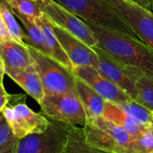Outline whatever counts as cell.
<instances>
[{
	"instance_id": "7",
	"label": "cell",
	"mask_w": 153,
	"mask_h": 153,
	"mask_svg": "<svg viewBox=\"0 0 153 153\" xmlns=\"http://www.w3.org/2000/svg\"><path fill=\"white\" fill-rule=\"evenodd\" d=\"M71 126L50 119L45 132L18 140L14 153H62Z\"/></svg>"
},
{
	"instance_id": "22",
	"label": "cell",
	"mask_w": 153,
	"mask_h": 153,
	"mask_svg": "<svg viewBox=\"0 0 153 153\" xmlns=\"http://www.w3.org/2000/svg\"><path fill=\"white\" fill-rule=\"evenodd\" d=\"M119 106L128 116H130L136 123L141 126H145L152 123L153 112L141 105L137 101L131 100L121 103Z\"/></svg>"
},
{
	"instance_id": "25",
	"label": "cell",
	"mask_w": 153,
	"mask_h": 153,
	"mask_svg": "<svg viewBox=\"0 0 153 153\" xmlns=\"http://www.w3.org/2000/svg\"><path fill=\"white\" fill-rule=\"evenodd\" d=\"M15 140L18 139L13 135L5 117L0 112V151Z\"/></svg>"
},
{
	"instance_id": "11",
	"label": "cell",
	"mask_w": 153,
	"mask_h": 153,
	"mask_svg": "<svg viewBox=\"0 0 153 153\" xmlns=\"http://www.w3.org/2000/svg\"><path fill=\"white\" fill-rule=\"evenodd\" d=\"M73 72L78 79L88 84L106 101L119 105L132 100L124 91L102 75L94 66H75L73 68Z\"/></svg>"
},
{
	"instance_id": "27",
	"label": "cell",
	"mask_w": 153,
	"mask_h": 153,
	"mask_svg": "<svg viewBox=\"0 0 153 153\" xmlns=\"http://www.w3.org/2000/svg\"><path fill=\"white\" fill-rule=\"evenodd\" d=\"M149 11L153 12V0H129Z\"/></svg>"
},
{
	"instance_id": "23",
	"label": "cell",
	"mask_w": 153,
	"mask_h": 153,
	"mask_svg": "<svg viewBox=\"0 0 153 153\" xmlns=\"http://www.w3.org/2000/svg\"><path fill=\"white\" fill-rule=\"evenodd\" d=\"M129 153H153L152 123L147 125L141 134L134 136Z\"/></svg>"
},
{
	"instance_id": "21",
	"label": "cell",
	"mask_w": 153,
	"mask_h": 153,
	"mask_svg": "<svg viewBox=\"0 0 153 153\" xmlns=\"http://www.w3.org/2000/svg\"><path fill=\"white\" fill-rule=\"evenodd\" d=\"M135 86L138 93L135 101L153 112V77L136 75Z\"/></svg>"
},
{
	"instance_id": "4",
	"label": "cell",
	"mask_w": 153,
	"mask_h": 153,
	"mask_svg": "<svg viewBox=\"0 0 153 153\" xmlns=\"http://www.w3.org/2000/svg\"><path fill=\"white\" fill-rule=\"evenodd\" d=\"M25 101L26 95H11L8 104L2 111L12 133L18 140L30 134H41L50 125L49 118L40 112L32 111Z\"/></svg>"
},
{
	"instance_id": "15",
	"label": "cell",
	"mask_w": 153,
	"mask_h": 153,
	"mask_svg": "<svg viewBox=\"0 0 153 153\" xmlns=\"http://www.w3.org/2000/svg\"><path fill=\"white\" fill-rule=\"evenodd\" d=\"M34 21L40 28L47 55L73 70V65L56 38L53 30V25L47 15L43 13L40 17L34 19Z\"/></svg>"
},
{
	"instance_id": "6",
	"label": "cell",
	"mask_w": 153,
	"mask_h": 153,
	"mask_svg": "<svg viewBox=\"0 0 153 153\" xmlns=\"http://www.w3.org/2000/svg\"><path fill=\"white\" fill-rule=\"evenodd\" d=\"M39 106L40 113L55 121L80 127L87 122L84 108L74 92L45 95Z\"/></svg>"
},
{
	"instance_id": "16",
	"label": "cell",
	"mask_w": 153,
	"mask_h": 153,
	"mask_svg": "<svg viewBox=\"0 0 153 153\" xmlns=\"http://www.w3.org/2000/svg\"><path fill=\"white\" fill-rule=\"evenodd\" d=\"M75 89L76 94L84 108L87 119L101 117L103 115L107 101L88 84L77 77Z\"/></svg>"
},
{
	"instance_id": "19",
	"label": "cell",
	"mask_w": 153,
	"mask_h": 153,
	"mask_svg": "<svg viewBox=\"0 0 153 153\" xmlns=\"http://www.w3.org/2000/svg\"><path fill=\"white\" fill-rule=\"evenodd\" d=\"M11 9H12V12L13 13L14 16L20 20V22H22V24L23 25V27L25 29V33L27 34L26 44L47 55V51H46V48L44 45L43 36H42L40 28L35 22L34 19L20 13L19 11H17L13 8H11Z\"/></svg>"
},
{
	"instance_id": "26",
	"label": "cell",
	"mask_w": 153,
	"mask_h": 153,
	"mask_svg": "<svg viewBox=\"0 0 153 153\" xmlns=\"http://www.w3.org/2000/svg\"><path fill=\"white\" fill-rule=\"evenodd\" d=\"M11 95L7 93L3 84H0V112L3 111V109L6 107L10 100Z\"/></svg>"
},
{
	"instance_id": "29",
	"label": "cell",
	"mask_w": 153,
	"mask_h": 153,
	"mask_svg": "<svg viewBox=\"0 0 153 153\" xmlns=\"http://www.w3.org/2000/svg\"><path fill=\"white\" fill-rule=\"evenodd\" d=\"M17 143H18V140L13 141V143H11L10 144H8L7 146H5L4 149H2L0 151V153H14L15 149H16Z\"/></svg>"
},
{
	"instance_id": "9",
	"label": "cell",
	"mask_w": 153,
	"mask_h": 153,
	"mask_svg": "<svg viewBox=\"0 0 153 153\" xmlns=\"http://www.w3.org/2000/svg\"><path fill=\"white\" fill-rule=\"evenodd\" d=\"M103 1L135 31L143 42L153 48V12L129 0Z\"/></svg>"
},
{
	"instance_id": "12",
	"label": "cell",
	"mask_w": 153,
	"mask_h": 153,
	"mask_svg": "<svg viewBox=\"0 0 153 153\" xmlns=\"http://www.w3.org/2000/svg\"><path fill=\"white\" fill-rule=\"evenodd\" d=\"M52 25L56 38L73 65V68L85 65L97 66L98 54L92 48L89 47L63 28L53 23Z\"/></svg>"
},
{
	"instance_id": "2",
	"label": "cell",
	"mask_w": 153,
	"mask_h": 153,
	"mask_svg": "<svg viewBox=\"0 0 153 153\" xmlns=\"http://www.w3.org/2000/svg\"><path fill=\"white\" fill-rule=\"evenodd\" d=\"M55 1L87 23L141 40L135 31L103 0Z\"/></svg>"
},
{
	"instance_id": "31",
	"label": "cell",
	"mask_w": 153,
	"mask_h": 153,
	"mask_svg": "<svg viewBox=\"0 0 153 153\" xmlns=\"http://www.w3.org/2000/svg\"><path fill=\"white\" fill-rule=\"evenodd\" d=\"M152 126H153V120H152Z\"/></svg>"
},
{
	"instance_id": "5",
	"label": "cell",
	"mask_w": 153,
	"mask_h": 153,
	"mask_svg": "<svg viewBox=\"0 0 153 153\" xmlns=\"http://www.w3.org/2000/svg\"><path fill=\"white\" fill-rule=\"evenodd\" d=\"M82 129L87 142L91 145L108 152L129 153L134 136L103 116L87 119Z\"/></svg>"
},
{
	"instance_id": "28",
	"label": "cell",
	"mask_w": 153,
	"mask_h": 153,
	"mask_svg": "<svg viewBox=\"0 0 153 153\" xmlns=\"http://www.w3.org/2000/svg\"><path fill=\"white\" fill-rule=\"evenodd\" d=\"M8 39H11V38L7 32V30H6L5 25L4 23V20H3L2 15L0 13V42H2L3 40Z\"/></svg>"
},
{
	"instance_id": "30",
	"label": "cell",
	"mask_w": 153,
	"mask_h": 153,
	"mask_svg": "<svg viewBox=\"0 0 153 153\" xmlns=\"http://www.w3.org/2000/svg\"><path fill=\"white\" fill-rule=\"evenodd\" d=\"M4 74H5V67L2 60V57L0 56V84H3V79H4Z\"/></svg>"
},
{
	"instance_id": "14",
	"label": "cell",
	"mask_w": 153,
	"mask_h": 153,
	"mask_svg": "<svg viewBox=\"0 0 153 153\" xmlns=\"http://www.w3.org/2000/svg\"><path fill=\"white\" fill-rule=\"evenodd\" d=\"M0 56L4 67L24 68L34 65V59L30 53L28 45L22 44L12 39L0 42Z\"/></svg>"
},
{
	"instance_id": "10",
	"label": "cell",
	"mask_w": 153,
	"mask_h": 153,
	"mask_svg": "<svg viewBox=\"0 0 153 153\" xmlns=\"http://www.w3.org/2000/svg\"><path fill=\"white\" fill-rule=\"evenodd\" d=\"M98 54V64L96 68L110 82L124 91L132 100L137 99V89L135 77L137 74L125 67L97 47L92 48Z\"/></svg>"
},
{
	"instance_id": "24",
	"label": "cell",
	"mask_w": 153,
	"mask_h": 153,
	"mask_svg": "<svg viewBox=\"0 0 153 153\" xmlns=\"http://www.w3.org/2000/svg\"><path fill=\"white\" fill-rule=\"evenodd\" d=\"M11 8L36 19L40 17L44 12L40 0H4Z\"/></svg>"
},
{
	"instance_id": "13",
	"label": "cell",
	"mask_w": 153,
	"mask_h": 153,
	"mask_svg": "<svg viewBox=\"0 0 153 153\" xmlns=\"http://www.w3.org/2000/svg\"><path fill=\"white\" fill-rule=\"evenodd\" d=\"M5 74H7L13 82H15L29 96L34 99L39 104L45 97V91L36 68L30 65L24 68H9L5 67Z\"/></svg>"
},
{
	"instance_id": "18",
	"label": "cell",
	"mask_w": 153,
	"mask_h": 153,
	"mask_svg": "<svg viewBox=\"0 0 153 153\" xmlns=\"http://www.w3.org/2000/svg\"><path fill=\"white\" fill-rule=\"evenodd\" d=\"M62 153H111L102 151L91 143L85 138L82 127L71 126Z\"/></svg>"
},
{
	"instance_id": "1",
	"label": "cell",
	"mask_w": 153,
	"mask_h": 153,
	"mask_svg": "<svg viewBox=\"0 0 153 153\" xmlns=\"http://www.w3.org/2000/svg\"><path fill=\"white\" fill-rule=\"evenodd\" d=\"M88 24L98 39L95 47L132 72L153 77V48L150 46L121 33Z\"/></svg>"
},
{
	"instance_id": "17",
	"label": "cell",
	"mask_w": 153,
	"mask_h": 153,
	"mask_svg": "<svg viewBox=\"0 0 153 153\" xmlns=\"http://www.w3.org/2000/svg\"><path fill=\"white\" fill-rule=\"evenodd\" d=\"M102 116L107 120L112 122L113 124L126 130L132 136H137L141 134L147 126L139 125L130 116H128L119 106L108 101L106 102L105 109Z\"/></svg>"
},
{
	"instance_id": "8",
	"label": "cell",
	"mask_w": 153,
	"mask_h": 153,
	"mask_svg": "<svg viewBox=\"0 0 153 153\" xmlns=\"http://www.w3.org/2000/svg\"><path fill=\"white\" fill-rule=\"evenodd\" d=\"M44 13L49 21L80 40L93 48L97 45L98 39L90 25L80 17L71 13L55 0H40Z\"/></svg>"
},
{
	"instance_id": "3",
	"label": "cell",
	"mask_w": 153,
	"mask_h": 153,
	"mask_svg": "<svg viewBox=\"0 0 153 153\" xmlns=\"http://www.w3.org/2000/svg\"><path fill=\"white\" fill-rule=\"evenodd\" d=\"M28 48L34 59V67L41 79L45 95L76 93V76L73 70L30 46Z\"/></svg>"
},
{
	"instance_id": "20",
	"label": "cell",
	"mask_w": 153,
	"mask_h": 153,
	"mask_svg": "<svg viewBox=\"0 0 153 153\" xmlns=\"http://www.w3.org/2000/svg\"><path fill=\"white\" fill-rule=\"evenodd\" d=\"M0 13L10 38L17 42L27 45V34L16 22L11 7L4 0H0Z\"/></svg>"
}]
</instances>
